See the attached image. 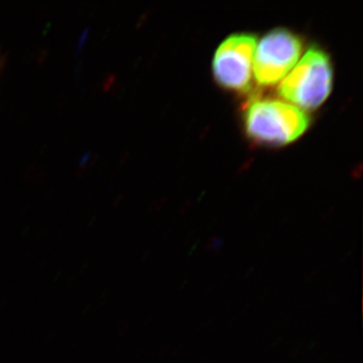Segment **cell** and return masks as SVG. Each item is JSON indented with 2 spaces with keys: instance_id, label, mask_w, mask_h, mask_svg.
I'll use <instances>...</instances> for the list:
<instances>
[{
  "instance_id": "1",
  "label": "cell",
  "mask_w": 363,
  "mask_h": 363,
  "mask_svg": "<svg viewBox=\"0 0 363 363\" xmlns=\"http://www.w3.org/2000/svg\"><path fill=\"white\" fill-rule=\"evenodd\" d=\"M310 123L311 118L300 107L267 98L250 100L243 114L245 133L260 145H285L295 142L304 135Z\"/></svg>"
},
{
  "instance_id": "2",
  "label": "cell",
  "mask_w": 363,
  "mask_h": 363,
  "mask_svg": "<svg viewBox=\"0 0 363 363\" xmlns=\"http://www.w3.org/2000/svg\"><path fill=\"white\" fill-rule=\"evenodd\" d=\"M333 68L324 50L311 47L279 86V95L305 109H316L329 97Z\"/></svg>"
},
{
  "instance_id": "3",
  "label": "cell",
  "mask_w": 363,
  "mask_h": 363,
  "mask_svg": "<svg viewBox=\"0 0 363 363\" xmlns=\"http://www.w3.org/2000/svg\"><path fill=\"white\" fill-rule=\"evenodd\" d=\"M303 42L297 33L279 28L267 33L257 45L253 71L257 84L272 86L285 78L300 58Z\"/></svg>"
},
{
  "instance_id": "4",
  "label": "cell",
  "mask_w": 363,
  "mask_h": 363,
  "mask_svg": "<svg viewBox=\"0 0 363 363\" xmlns=\"http://www.w3.org/2000/svg\"><path fill=\"white\" fill-rule=\"evenodd\" d=\"M257 40L252 33H233L219 45L212 69L215 80L224 89L242 94L250 90Z\"/></svg>"
}]
</instances>
